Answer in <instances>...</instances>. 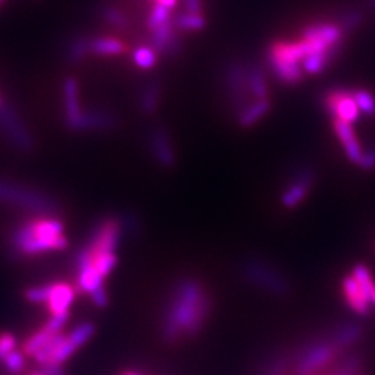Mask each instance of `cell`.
<instances>
[{
    "mask_svg": "<svg viewBox=\"0 0 375 375\" xmlns=\"http://www.w3.org/2000/svg\"><path fill=\"white\" fill-rule=\"evenodd\" d=\"M224 78L229 101L238 114L253 99L249 88V66L232 62L227 66Z\"/></svg>",
    "mask_w": 375,
    "mask_h": 375,
    "instance_id": "5b68a950",
    "label": "cell"
},
{
    "mask_svg": "<svg viewBox=\"0 0 375 375\" xmlns=\"http://www.w3.org/2000/svg\"><path fill=\"white\" fill-rule=\"evenodd\" d=\"M49 290L50 285H42V286H32L25 290V299L31 303H45L49 299Z\"/></svg>",
    "mask_w": 375,
    "mask_h": 375,
    "instance_id": "f35d334b",
    "label": "cell"
},
{
    "mask_svg": "<svg viewBox=\"0 0 375 375\" xmlns=\"http://www.w3.org/2000/svg\"><path fill=\"white\" fill-rule=\"evenodd\" d=\"M70 318V311L69 313H62V314H55L50 317V320L43 325L48 331H50L52 334H60L62 330L64 328V325L67 324Z\"/></svg>",
    "mask_w": 375,
    "mask_h": 375,
    "instance_id": "ab89813d",
    "label": "cell"
},
{
    "mask_svg": "<svg viewBox=\"0 0 375 375\" xmlns=\"http://www.w3.org/2000/svg\"><path fill=\"white\" fill-rule=\"evenodd\" d=\"M63 107L64 125L73 132H81V122L85 110L81 107L78 83L71 77L63 81Z\"/></svg>",
    "mask_w": 375,
    "mask_h": 375,
    "instance_id": "30bf717a",
    "label": "cell"
},
{
    "mask_svg": "<svg viewBox=\"0 0 375 375\" xmlns=\"http://www.w3.org/2000/svg\"><path fill=\"white\" fill-rule=\"evenodd\" d=\"M372 300H373V302H374L375 303V289H374V293H373V297H372Z\"/></svg>",
    "mask_w": 375,
    "mask_h": 375,
    "instance_id": "681fc988",
    "label": "cell"
},
{
    "mask_svg": "<svg viewBox=\"0 0 375 375\" xmlns=\"http://www.w3.org/2000/svg\"><path fill=\"white\" fill-rule=\"evenodd\" d=\"M11 246L22 256H36L52 250H64L69 239L64 235V225L53 215H41L36 220L18 225L11 234Z\"/></svg>",
    "mask_w": 375,
    "mask_h": 375,
    "instance_id": "7a4b0ae2",
    "label": "cell"
},
{
    "mask_svg": "<svg viewBox=\"0 0 375 375\" xmlns=\"http://www.w3.org/2000/svg\"><path fill=\"white\" fill-rule=\"evenodd\" d=\"M342 46H344V43L337 45L325 52L309 55L307 57H304L302 60L303 71L309 76H318V74L324 73L337 60V57L342 52Z\"/></svg>",
    "mask_w": 375,
    "mask_h": 375,
    "instance_id": "ffe728a7",
    "label": "cell"
},
{
    "mask_svg": "<svg viewBox=\"0 0 375 375\" xmlns=\"http://www.w3.org/2000/svg\"><path fill=\"white\" fill-rule=\"evenodd\" d=\"M17 339L13 334L4 332L0 335V362H3L11 352L15 351Z\"/></svg>",
    "mask_w": 375,
    "mask_h": 375,
    "instance_id": "60d3db41",
    "label": "cell"
},
{
    "mask_svg": "<svg viewBox=\"0 0 375 375\" xmlns=\"http://www.w3.org/2000/svg\"><path fill=\"white\" fill-rule=\"evenodd\" d=\"M56 335V334H52L50 331H48L45 327H42L41 330H38L36 332H34L22 345V352L25 356H31L34 358V355L42 349L48 342L49 339Z\"/></svg>",
    "mask_w": 375,
    "mask_h": 375,
    "instance_id": "f1b7e54d",
    "label": "cell"
},
{
    "mask_svg": "<svg viewBox=\"0 0 375 375\" xmlns=\"http://www.w3.org/2000/svg\"><path fill=\"white\" fill-rule=\"evenodd\" d=\"M91 36H77L71 42H69L66 48V59L70 64H80L88 55H91L90 49Z\"/></svg>",
    "mask_w": 375,
    "mask_h": 375,
    "instance_id": "484cf974",
    "label": "cell"
},
{
    "mask_svg": "<svg viewBox=\"0 0 375 375\" xmlns=\"http://www.w3.org/2000/svg\"><path fill=\"white\" fill-rule=\"evenodd\" d=\"M374 1H375V0H374Z\"/></svg>",
    "mask_w": 375,
    "mask_h": 375,
    "instance_id": "f5cc1de1",
    "label": "cell"
},
{
    "mask_svg": "<svg viewBox=\"0 0 375 375\" xmlns=\"http://www.w3.org/2000/svg\"><path fill=\"white\" fill-rule=\"evenodd\" d=\"M0 203L41 215H53L57 201L46 192L0 177Z\"/></svg>",
    "mask_w": 375,
    "mask_h": 375,
    "instance_id": "3957f363",
    "label": "cell"
},
{
    "mask_svg": "<svg viewBox=\"0 0 375 375\" xmlns=\"http://www.w3.org/2000/svg\"><path fill=\"white\" fill-rule=\"evenodd\" d=\"M132 59H134V63L136 64V67H139L142 70H150L157 63V53L152 48L142 46V48L135 49Z\"/></svg>",
    "mask_w": 375,
    "mask_h": 375,
    "instance_id": "d6a6232c",
    "label": "cell"
},
{
    "mask_svg": "<svg viewBox=\"0 0 375 375\" xmlns=\"http://www.w3.org/2000/svg\"><path fill=\"white\" fill-rule=\"evenodd\" d=\"M148 143H149V150L153 159L157 162L160 167L170 170L176 166L177 156H176L174 145L171 142L169 131L164 127L162 125L155 127L149 132Z\"/></svg>",
    "mask_w": 375,
    "mask_h": 375,
    "instance_id": "7c38bea8",
    "label": "cell"
},
{
    "mask_svg": "<svg viewBox=\"0 0 375 375\" xmlns=\"http://www.w3.org/2000/svg\"><path fill=\"white\" fill-rule=\"evenodd\" d=\"M94 334V324H91V323H83V324H78L67 337L74 344V346L77 349H80L81 346H84L92 338Z\"/></svg>",
    "mask_w": 375,
    "mask_h": 375,
    "instance_id": "e575fe53",
    "label": "cell"
},
{
    "mask_svg": "<svg viewBox=\"0 0 375 375\" xmlns=\"http://www.w3.org/2000/svg\"><path fill=\"white\" fill-rule=\"evenodd\" d=\"M91 299H92L94 306H97L100 309L106 307L107 306V293H106L104 286H101L97 290H94V293L91 295Z\"/></svg>",
    "mask_w": 375,
    "mask_h": 375,
    "instance_id": "7bdbcfd3",
    "label": "cell"
},
{
    "mask_svg": "<svg viewBox=\"0 0 375 375\" xmlns=\"http://www.w3.org/2000/svg\"><path fill=\"white\" fill-rule=\"evenodd\" d=\"M0 131L17 150L22 153H31L35 149V139L28 127L10 104L0 107Z\"/></svg>",
    "mask_w": 375,
    "mask_h": 375,
    "instance_id": "277c9868",
    "label": "cell"
},
{
    "mask_svg": "<svg viewBox=\"0 0 375 375\" xmlns=\"http://www.w3.org/2000/svg\"><path fill=\"white\" fill-rule=\"evenodd\" d=\"M208 309V299L199 282L193 280L181 282L174 292L171 306L166 316V339L171 342L183 334L193 337L201 328Z\"/></svg>",
    "mask_w": 375,
    "mask_h": 375,
    "instance_id": "6da1fadb",
    "label": "cell"
},
{
    "mask_svg": "<svg viewBox=\"0 0 375 375\" xmlns=\"http://www.w3.org/2000/svg\"><path fill=\"white\" fill-rule=\"evenodd\" d=\"M360 337H362V328L358 324H348L339 328L332 342L338 349H345L349 348L356 341H359Z\"/></svg>",
    "mask_w": 375,
    "mask_h": 375,
    "instance_id": "83f0119b",
    "label": "cell"
},
{
    "mask_svg": "<svg viewBox=\"0 0 375 375\" xmlns=\"http://www.w3.org/2000/svg\"><path fill=\"white\" fill-rule=\"evenodd\" d=\"M31 375H46V374H45V373H34V374H31Z\"/></svg>",
    "mask_w": 375,
    "mask_h": 375,
    "instance_id": "c3c4849f",
    "label": "cell"
},
{
    "mask_svg": "<svg viewBox=\"0 0 375 375\" xmlns=\"http://www.w3.org/2000/svg\"><path fill=\"white\" fill-rule=\"evenodd\" d=\"M117 127V117L106 110V108H91L85 110L83 122H81V132H103L110 131Z\"/></svg>",
    "mask_w": 375,
    "mask_h": 375,
    "instance_id": "d6986e66",
    "label": "cell"
},
{
    "mask_svg": "<svg viewBox=\"0 0 375 375\" xmlns=\"http://www.w3.org/2000/svg\"><path fill=\"white\" fill-rule=\"evenodd\" d=\"M42 373L46 375H66L62 365H45L42 366Z\"/></svg>",
    "mask_w": 375,
    "mask_h": 375,
    "instance_id": "ee69618b",
    "label": "cell"
},
{
    "mask_svg": "<svg viewBox=\"0 0 375 375\" xmlns=\"http://www.w3.org/2000/svg\"><path fill=\"white\" fill-rule=\"evenodd\" d=\"M162 92H163V88H162L160 81H157V80L149 83L141 91L138 106H139V110L142 114L152 115L156 113V110L159 108V104H160Z\"/></svg>",
    "mask_w": 375,
    "mask_h": 375,
    "instance_id": "cb8c5ba5",
    "label": "cell"
},
{
    "mask_svg": "<svg viewBox=\"0 0 375 375\" xmlns=\"http://www.w3.org/2000/svg\"><path fill=\"white\" fill-rule=\"evenodd\" d=\"M243 274L249 278V281L267 288L270 292L274 293H285L289 286L281 274H278L273 267L259 260H249L248 263H245Z\"/></svg>",
    "mask_w": 375,
    "mask_h": 375,
    "instance_id": "8fae6325",
    "label": "cell"
},
{
    "mask_svg": "<svg viewBox=\"0 0 375 375\" xmlns=\"http://www.w3.org/2000/svg\"><path fill=\"white\" fill-rule=\"evenodd\" d=\"M76 267H77V288L80 292L92 295L94 290L103 286V277L96 270L92 262L91 252L84 246L76 256Z\"/></svg>",
    "mask_w": 375,
    "mask_h": 375,
    "instance_id": "4fadbf2b",
    "label": "cell"
},
{
    "mask_svg": "<svg viewBox=\"0 0 375 375\" xmlns=\"http://www.w3.org/2000/svg\"><path fill=\"white\" fill-rule=\"evenodd\" d=\"M1 3H3V0H0V4H1Z\"/></svg>",
    "mask_w": 375,
    "mask_h": 375,
    "instance_id": "816d5d0a",
    "label": "cell"
},
{
    "mask_svg": "<svg viewBox=\"0 0 375 375\" xmlns=\"http://www.w3.org/2000/svg\"><path fill=\"white\" fill-rule=\"evenodd\" d=\"M337 352L338 348L334 345V342H316L310 345L297 362L296 375L314 374L331 363Z\"/></svg>",
    "mask_w": 375,
    "mask_h": 375,
    "instance_id": "9c48e42d",
    "label": "cell"
},
{
    "mask_svg": "<svg viewBox=\"0 0 375 375\" xmlns=\"http://www.w3.org/2000/svg\"><path fill=\"white\" fill-rule=\"evenodd\" d=\"M344 295L346 297V302L349 306L359 314H366L369 311V303L370 299L366 296V293L362 290L360 285L353 278V276H349L344 280Z\"/></svg>",
    "mask_w": 375,
    "mask_h": 375,
    "instance_id": "7402d4cb",
    "label": "cell"
},
{
    "mask_svg": "<svg viewBox=\"0 0 375 375\" xmlns=\"http://www.w3.org/2000/svg\"><path fill=\"white\" fill-rule=\"evenodd\" d=\"M174 20V25L178 31H187V32H194V31H201L206 28V18L203 17L201 13H180Z\"/></svg>",
    "mask_w": 375,
    "mask_h": 375,
    "instance_id": "4316f807",
    "label": "cell"
},
{
    "mask_svg": "<svg viewBox=\"0 0 375 375\" xmlns=\"http://www.w3.org/2000/svg\"><path fill=\"white\" fill-rule=\"evenodd\" d=\"M3 365H4V367L7 369V372L11 373V374H18V373H21V372L24 370V367H25V355H24V352L15 349L14 352H11V353L3 360Z\"/></svg>",
    "mask_w": 375,
    "mask_h": 375,
    "instance_id": "74e56055",
    "label": "cell"
},
{
    "mask_svg": "<svg viewBox=\"0 0 375 375\" xmlns=\"http://www.w3.org/2000/svg\"><path fill=\"white\" fill-rule=\"evenodd\" d=\"M316 183V171L310 166L300 167L281 193V204L285 208H295L309 196Z\"/></svg>",
    "mask_w": 375,
    "mask_h": 375,
    "instance_id": "52a82bcc",
    "label": "cell"
},
{
    "mask_svg": "<svg viewBox=\"0 0 375 375\" xmlns=\"http://www.w3.org/2000/svg\"><path fill=\"white\" fill-rule=\"evenodd\" d=\"M266 59H267V63H269L273 74L276 76V78L278 81H281L283 84H288V85H296V84L303 81L304 71L302 69V64L282 60L270 52H267Z\"/></svg>",
    "mask_w": 375,
    "mask_h": 375,
    "instance_id": "e0dca14e",
    "label": "cell"
},
{
    "mask_svg": "<svg viewBox=\"0 0 375 375\" xmlns=\"http://www.w3.org/2000/svg\"><path fill=\"white\" fill-rule=\"evenodd\" d=\"M124 375H138V374H134V373H128V374H124Z\"/></svg>",
    "mask_w": 375,
    "mask_h": 375,
    "instance_id": "f907efd6",
    "label": "cell"
},
{
    "mask_svg": "<svg viewBox=\"0 0 375 375\" xmlns=\"http://www.w3.org/2000/svg\"><path fill=\"white\" fill-rule=\"evenodd\" d=\"M285 373V360L283 359H278L273 366L271 369L267 372L266 375H283Z\"/></svg>",
    "mask_w": 375,
    "mask_h": 375,
    "instance_id": "f6af8a7d",
    "label": "cell"
},
{
    "mask_svg": "<svg viewBox=\"0 0 375 375\" xmlns=\"http://www.w3.org/2000/svg\"><path fill=\"white\" fill-rule=\"evenodd\" d=\"M363 22V14L359 10H349L344 13L339 18L338 25L342 28L344 32H351L358 29Z\"/></svg>",
    "mask_w": 375,
    "mask_h": 375,
    "instance_id": "8d00e7d4",
    "label": "cell"
},
{
    "mask_svg": "<svg viewBox=\"0 0 375 375\" xmlns=\"http://www.w3.org/2000/svg\"><path fill=\"white\" fill-rule=\"evenodd\" d=\"M323 104L334 120H342L345 122L353 124L362 115V111L353 94L348 90L335 88L327 91L323 96Z\"/></svg>",
    "mask_w": 375,
    "mask_h": 375,
    "instance_id": "8992f818",
    "label": "cell"
},
{
    "mask_svg": "<svg viewBox=\"0 0 375 375\" xmlns=\"http://www.w3.org/2000/svg\"><path fill=\"white\" fill-rule=\"evenodd\" d=\"M120 235L121 222L115 218H106L94 225L85 248H88L92 253H115Z\"/></svg>",
    "mask_w": 375,
    "mask_h": 375,
    "instance_id": "ba28073f",
    "label": "cell"
},
{
    "mask_svg": "<svg viewBox=\"0 0 375 375\" xmlns=\"http://www.w3.org/2000/svg\"><path fill=\"white\" fill-rule=\"evenodd\" d=\"M334 132L338 136V139L342 143V148L345 150L346 157L353 163V164H359L362 156H363V149L362 145L353 131L352 124L345 122L342 120H334Z\"/></svg>",
    "mask_w": 375,
    "mask_h": 375,
    "instance_id": "2e32d148",
    "label": "cell"
},
{
    "mask_svg": "<svg viewBox=\"0 0 375 375\" xmlns=\"http://www.w3.org/2000/svg\"><path fill=\"white\" fill-rule=\"evenodd\" d=\"M176 31L177 28L174 25V20L171 18L169 22L150 32V48L157 55H166L169 57L177 56L183 50V42Z\"/></svg>",
    "mask_w": 375,
    "mask_h": 375,
    "instance_id": "5bb4252c",
    "label": "cell"
},
{
    "mask_svg": "<svg viewBox=\"0 0 375 375\" xmlns=\"http://www.w3.org/2000/svg\"><path fill=\"white\" fill-rule=\"evenodd\" d=\"M271 110V100L269 99H256L252 100L243 110L236 114L238 124L242 128H250L256 125L262 118H264Z\"/></svg>",
    "mask_w": 375,
    "mask_h": 375,
    "instance_id": "44dd1931",
    "label": "cell"
},
{
    "mask_svg": "<svg viewBox=\"0 0 375 375\" xmlns=\"http://www.w3.org/2000/svg\"><path fill=\"white\" fill-rule=\"evenodd\" d=\"M352 276L358 281V283L360 285L362 290L366 293V296L372 302V297H373V293H374L375 285L373 278H372V274L369 271V269L366 266H363V264H358L353 269Z\"/></svg>",
    "mask_w": 375,
    "mask_h": 375,
    "instance_id": "836d02e7",
    "label": "cell"
},
{
    "mask_svg": "<svg viewBox=\"0 0 375 375\" xmlns=\"http://www.w3.org/2000/svg\"><path fill=\"white\" fill-rule=\"evenodd\" d=\"M360 169H363V170H374L375 169V146L374 148H372V149H369V150H366L365 153H363V156H362V159H360V162H359V164H358Z\"/></svg>",
    "mask_w": 375,
    "mask_h": 375,
    "instance_id": "b9f144b4",
    "label": "cell"
},
{
    "mask_svg": "<svg viewBox=\"0 0 375 375\" xmlns=\"http://www.w3.org/2000/svg\"><path fill=\"white\" fill-rule=\"evenodd\" d=\"M156 3H159V4H162V6H164V7H167V8H174L176 6H177V3H178V0H155Z\"/></svg>",
    "mask_w": 375,
    "mask_h": 375,
    "instance_id": "7dc6e473",
    "label": "cell"
},
{
    "mask_svg": "<svg viewBox=\"0 0 375 375\" xmlns=\"http://www.w3.org/2000/svg\"><path fill=\"white\" fill-rule=\"evenodd\" d=\"M101 18L108 25H111L113 28L120 29V31H125L129 27V22H128V18L125 17V14L113 6H106L101 8Z\"/></svg>",
    "mask_w": 375,
    "mask_h": 375,
    "instance_id": "4dcf8cb0",
    "label": "cell"
},
{
    "mask_svg": "<svg viewBox=\"0 0 375 375\" xmlns=\"http://www.w3.org/2000/svg\"><path fill=\"white\" fill-rule=\"evenodd\" d=\"M360 111L366 115H375V97L365 90H358L352 92Z\"/></svg>",
    "mask_w": 375,
    "mask_h": 375,
    "instance_id": "d590c367",
    "label": "cell"
},
{
    "mask_svg": "<svg viewBox=\"0 0 375 375\" xmlns=\"http://www.w3.org/2000/svg\"><path fill=\"white\" fill-rule=\"evenodd\" d=\"M345 32L338 24L334 22H321V24H311L303 29L302 38L303 39H316L327 43L328 46H335L344 43Z\"/></svg>",
    "mask_w": 375,
    "mask_h": 375,
    "instance_id": "ac0fdd59",
    "label": "cell"
},
{
    "mask_svg": "<svg viewBox=\"0 0 375 375\" xmlns=\"http://www.w3.org/2000/svg\"><path fill=\"white\" fill-rule=\"evenodd\" d=\"M49 299L46 307L52 316L69 313L70 307L76 299V288L67 282H55L49 283Z\"/></svg>",
    "mask_w": 375,
    "mask_h": 375,
    "instance_id": "9a60e30c",
    "label": "cell"
},
{
    "mask_svg": "<svg viewBox=\"0 0 375 375\" xmlns=\"http://www.w3.org/2000/svg\"><path fill=\"white\" fill-rule=\"evenodd\" d=\"M185 8L190 13H201V0H184Z\"/></svg>",
    "mask_w": 375,
    "mask_h": 375,
    "instance_id": "bcb514c9",
    "label": "cell"
},
{
    "mask_svg": "<svg viewBox=\"0 0 375 375\" xmlns=\"http://www.w3.org/2000/svg\"><path fill=\"white\" fill-rule=\"evenodd\" d=\"M170 20H171V10L159 3H155V6L150 8L146 17V28L149 32H152L159 27H162L163 24L169 22Z\"/></svg>",
    "mask_w": 375,
    "mask_h": 375,
    "instance_id": "f546056e",
    "label": "cell"
},
{
    "mask_svg": "<svg viewBox=\"0 0 375 375\" xmlns=\"http://www.w3.org/2000/svg\"><path fill=\"white\" fill-rule=\"evenodd\" d=\"M91 55L100 57H111L120 56L125 52V45L121 39L113 36H96L91 38L90 42Z\"/></svg>",
    "mask_w": 375,
    "mask_h": 375,
    "instance_id": "603a6c76",
    "label": "cell"
},
{
    "mask_svg": "<svg viewBox=\"0 0 375 375\" xmlns=\"http://www.w3.org/2000/svg\"><path fill=\"white\" fill-rule=\"evenodd\" d=\"M249 88L250 94L253 96V100L270 97V88L266 74L257 64L249 66Z\"/></svg>",
    "mask_w": 375,
    "mask_h": 375,
    "instance_id": "d4e9b609",
    "label": "cell"
},
{
    "mask_svg": "<svg viewBox=\"0 0 375 375\" xmlns=\"http://www.w3.org/2000/svg\"><path fill=\"white\" fill-rule=\"evenodd\" d=\"M91 255H92L94 266L96 267V270L100 273V276L103 278H106L115 269V266H117V256H115V253H92L91 252Z\"/></svg>",
    "mask_w": 375,
    "mask_h": 375,
    "instance_id": "1f68e13d",
    "label": "cell"
}]
</instances>
